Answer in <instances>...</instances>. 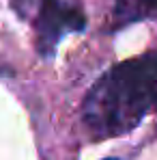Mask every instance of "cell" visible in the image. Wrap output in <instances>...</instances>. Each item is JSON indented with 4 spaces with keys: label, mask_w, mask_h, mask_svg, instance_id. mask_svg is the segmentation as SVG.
<instances>
[{
    "label": "cell",
    "mask_w": 157,
    "mask_h": 160,
    "mask_svg": "<svg viewBox=\"0 0 157 160\" xmlns=\"http://www.w3.org/2000/svg\"><path fill=\"white\" fill-rule=\"evenodd\" d=\"M82 28H84V15L78 9L62 7L58 0H43L37 18V46L43 54H50L65 30H82Z\"/></svg>",
    "instance_id": "cell-2"
},
{
    "label": "cell",
    "mask_w": 157,
    "mask_h": 160,
    "mask_svg": "<svg viewBox=\"0 0 157 160\" xmlns=\"http://www.w3.org/2000/svg\"><path fill=\"white\" fill-rule=\"evenodd\" d=\"M157 104V52L114 65L95 82L82 104V119L97 141L133 130Z\"/></svg>",
    "instance_id": "cell-1"
},
{
    "label": "cell",
    "mask_w": 157,
    "mask_h": 160,
    "mask_svg": "<svg viewBox=\"0 0 157 160\" xmlns=\"http://www.w3.org/2000/svg\"><path fill=\"white\" fill-rule=\"evenodd\" d=\"M105 160H118V158H105Z\"/></svg>",
    "instance_id": "cell-4"
},
{
    "label": "cell",
    "mask_w": 157,
    "mask_h": 160,
    "mask_svg": "<svg viewBox=\"0 0 157 160\" xmlns=\"http://www.w3.org/2000/svg\"><path fill=\"white\" fill-rule=\"evenodd\" d=\"M114 15L121 24L138 22L144 18H157V0H118Z\"/></svg>",
    "instance_id": "cell-3"
}]
</instances>
